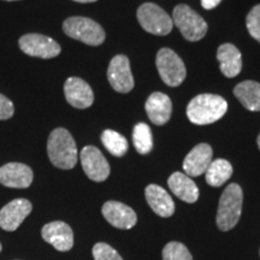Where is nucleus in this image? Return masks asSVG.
I'll list each match as a JSON object with an SVG mask.
<instances>
[{"label":"nucleus","instance_id":"nucleus-20","mask_svg":"<svg viewBox=\"0 0 260 260\" xmlns=\"http://www.w3.org/2000/svg\"><path fill=\"white\" fill-rule=\"evenodd\" d=\"M169 188L178 199L193 204L199 199V189L189 176L182 172H174L168 181Z\"/></svg>","mask_w":260,"mask_h":260},{"label":"nucleus","instance_id":"nucleus-10","mask_svg":"<svg viewBox=\"0 0 260 260\" xmlns=\"http://www.w3.org/2000/svg\"><path fill=\"white\" fill-rule=\"evenodd\" d=\"M107 79L112 88L118 93H129L134 88V79L128 57L118 54L112 58L107 69Z\"/></svg>","mask_w":260,"mask_h":260},{"label":"nucleus","instance_id":"nucleus-1","mask_svg":"<svg viewBox=\"0 0 260 260\" xmlns=\"http://www.w3.org/2000/svg\"><path fill=\"white\" fill-rule=\"evenodd\" d=\"M47 154L58 169L70 170L77 162V147L73 135L64 128L51 132L47 140Z\"/></svg>","mask_w":260,"mask_h":260},{"label":"nucleus","instance_id":"nucleus-16","mask_svg":"<svg viewBox=\"0 0 260 260\" xmlns=\"http://www.w3.org/2000/svg\"><path fill=\"white\" fill-rule=\"evenodd\" d=\"M212 148L207 144H199L184 158L183 170L187 176L197 177L206 172L212 161Z\"/></svg>","mask_w":260,"mask_h":260},{"label":"nucleus","instance_id":"nucleus-28","mask_svg":"<svg viewBox=\"0 0 260 260\" xmlns=\"http://www.w3.org/2000/svg\"><path fill=\"white\" fill-rule=\"evenodd\" d=\"M15 113L14 103L5 96L4 94L0 93V121H6L10 119Z\"/></svg>","mask_w":260,"mask_h":260},{"label":"nucleus","instance_id":"nucleus-14","mask_svg":"<svg viewBox=\"0 0 260 260\" xmlns=\"http://www.w3.org/2000/svg\"><path fill=\"white\" fill-rule=\"evenodd\" d=\"M32 170L22 162H8L0 168V183L9 188L23 189L31 184Z\"/></svg>","mask_w":260,"mask_h":260},{"label":"nucleus","instance_id":"nucleus-21","mask_svg":"<svg viewBox=\"0 0 260 260\" xmlns=\"http://www.w3.org/2000/svg\"><path fill=\"white\" fill-rule=\"evenodd\" d=\"M234 94L249 111H260V83L255 81H243L234 88Z\"/></svg>","mask_w":260,"mask_h":260},{"label":"nucleus","instance_id":"nucleus-18","mask_svg":"<svg viewBox=\"0 0 260 260\" xmlns=\"http://www.w3.org/2000/svg\"><path fill=\"white\" fill-rule=\"evenodd\" d=\"M146 199L154 213L160 217H170L175 212L174 200L164 188L157 184H149L145 190Z\"/></svg>","mask_w":260,"mask_h":260},{"label":"nucleus","instance_id":"nucleus-9","mask_svg":"<svg viewBox=\"0 0 260 260\" xmlns=\"http://www.w3.org/2000/svg\"><path fill=\"white\" fill-rule=\"evenodd\" d=\"M84 174L94 182H104L110 176V165L99 148L86 146L80 154Z\"/></svg>","mask_w":260,"mask_h":260},{"label":"nucleus","instance_id":"nucleus-8","mask_svg":"<svg viewBox=\"0 0 260 260\" xmlns=\"http://www.w3.org/2000/svg\"><path fill=\"white\" fill-rule=\"evenodd\" d=\"M18 46L27 56L42 58V59H51L59 56L61 51L60 45L56 40L37 32L25 34L19 38Z\"/></svg>","mask_w":260,"mask_h":260},{"label":"nucleus","instance_id":"nucleus-11","mask_svg":"<svg viewBox=\"0 0 260 260\" xmlns=\"http://www.w3.org/2000/svg\"><path fill=\"white\" fill-rule=\"evenodd\" d=\"M32 205L27 199H15L0 210V228L6 232H15L30 214Z\"/></svg>","mask_w":260,"mask_h":260},{"label":"nucleus","instance_id":"nucleus-15","mask_svg":"<svg viewBox=\"0 0 260 260\" xmlns=\"http://www.w3.org/2000/svg\"><path fill=\"white\" fill-rule=\"evenodd\" d=\"M102 211L107 222L118 229H132L138 222L134 210L119 201H107Z\"/></svg>","mask_w":260,"mask_h":260},{"label":"nucleus","instance_id":"nucleus-4","mask_svg":"<svg viewBox=\"0 0 260 260\" xmlns=\"http://www.w3.org/2000/svg\"><path fill=\"white\" fill-rule=\"evenodd\" d=\"M63 31L68 37L89 46H99L105 41V30L93 19L81 16L69 17L64 21Z\"/></svg>","mask_w":260,"mask_h":260},{"label":"nucleus","instance_id":"nucleus-32","mask_svg":"<svg viewBox=\"0 0 260 260\" xmlns=\"http://www.w3.org/2000/svg\"><path fill=\"white\" fill-rule=\"evenodd\" d=\"M6 2H16V0H6Z\"/></svg>","mask_w":260,"mask_h":260},{"label":"nucleus","instance_id":"nucleus-30","mask_svg":"<svg viewBox=\"0 0 260 260\" xmlns=\"http://www.w3.org/2000/svg\"><path fill=\"white\" fill-rule=\"evenodd\" d=\"M74 2H77V3H94V2H96V0H74Z\"/></svg>","mask_w":260,"mask_h":260},{"label":"nucleus","instance_id":"nucleus-31","mask_svg":"<svg viewBox=\"0 0 260 260\" xmlns=\"http://www.w3.org/2000/svg\"><path fill=\"white\" fill-rule=\"evenodd\" d=\"M256 142H258V147H259V149H260V134H259V136H258V140H256Z\"/></svg>","mask_w":260,"mask_h":260},{"label":"nucleus","instance_id":"nucleus-25","mask_svg":"<svg viewBox=\"0 0 260 260\" xmlns=\"http://www.w3.org/2000/svg\"><path fill=\"white\" fill-rule=\"evenodd\" d=\"M162 260H193V258L183 243L170 242L162 249Z\"/></svg>","mask_w":260,"mask_h":260},{"label":"nucleus","instance_id":"nucleus-27","mask_svg":"<svg viewBox=\"0 0 260 260\" xmlns=\"http://www.w3.org/2000/svg\"><path fill=\"white\" fill-rule=\"evenodd\" d=\"M94 260H123L122 256L107 243L99 242L93 247Z\"/></svg>","mask_w":260,"mask_h":260},{"label":"nucleus","instance_id":"nucleus-29","mask_svg":"<svg viewBox=\"0 0 260 260\" xmlns=\"http://www.w3.org/2000/svg\"><path fill=\"white\" fill-rule=\"evenodd\" d=\"M220 2H222V0H201V6H203L205 10H212L216 8V6H218Z\"/></svg>","mask_w":260,"mask_h":260},{"label":"nucleus","instance_id":"nucleus-26","mask_svg":"<svg viewBox=\"0 0 260 260\" xmlns=\"http://www.w3.org/2000/svg\"><path fill=\"white\" fill-rule=\"evenodd\" d=\"M246 24L251 37L260 42V4L255 5L247 15Z\"/></svg>","mask_w":260,"mask_h":260},{"label":"nucleus","instance_id":"nucleus-17","mask_svg":"<svg viewBox=\"0 0 260 260\" xmlns=\"http://www.w3.org/2000/svg\"><path fill=\"white\" fill-rule=\"evenodd\" d=\"M145 109L152 123L155 125H164L171 117L172 104L167 94L154 92L148 96Z\"/></svg>","mask_w":260,"mask_h":260},{"label":"nucleus","instance_id":"nucleus-7","mask_svg":"<svg viewBox=\"0 0 260 260\" xmlns=\"http://www.w3.org/2000/svg\"><path fill=\"white\" fill-rule=\"evenodd\" d=\"M138 19L146 31L153 35H168L172 30V18L160 6L145 3L138 10Z\"/></svg>","mask_w":260,"mask_h":260},{"label":"nucleus","instance_id":"nucleus-24","mask_svg":"<svg viewBox=\"0 0 260 260\" xmlns=\"http://www.w3.org/2000/svg\"><path fill=\"white\" fill-rule=\"evenodd\" d=\"M133 142L140 154H147L153 148L151 128L146 123H139L133 130Z\"/></svg>","mask_w":260,"mask_h":260},{"label":"nucleus","instance_id":"nucleus-3","mask_svg":"<svg viewBox=\"0 0 260 260\" xmlns=\"http://www.w3.org/2000/svg\"><path fill=\"white\" fill-rule=\"evenodd\" d=\"M243 194L239 184L232 183L224 189L217 212V225L223 232L233 229L242 212Z\"/></svg>","mask_w":260,"mask_h":260},{"label":"nucleus","instance_id":"nucleus-2","mask_svg":"<svg viewBox=\"0 0 260 260\" xmlns=\"http://www.w3.org/2000/svg\"><path fill=\"white\" fill-rule=\"evenodd\" d=\"M228 103L216 94H200L190 100L187 107L189 121L198 125H206L217 122L225 115Z\"/></svg>","mask_w":260,"mask_h":260},{"label":"nucleus","instance_id":"nucleus-33","mask_svg":"<svg viewBox=\"0 0 260 260\" xmlns=\"http://www.w3.org/2000/svg\"><path fill=\"white\" fill-rule=\"evenodd\" d=\"M0 252H2V243H0Z\"/></svg>","mask_w":260,"mask_h":260},{"label":"nucleus","instance_id":"nucleus-5","mask_svg":"<svg viewBox=\"0 0 260 260\" xmlns=\"http://www.w3.org/2000/svg\"><path fill=\"white\" fill-rule=\"evenodd\" d=\"M172 22L188 41H199L207 32V23L188 5H177L172 12Z\"/></svg>","mask_w":260,"mask_h":260},{"label":"nucleus","instance_id":"nucleus-12","mask_svg":"<svg viewBox=\"0 0 260 260\" xmlns=\"http://www.w3.org/2000/svg\"><path fill=\"white\" fill-rule=\"evenodd\" d=\"M64 95L67 102L75 109H88L94 103L92 88L80 77H69L65 81Z\"/></svg>","mask_w":260,"mask_h":260},{"label":"nucleus","instance_id":"nucleus-19","mask_svg":"<svg viewBox=\"0 0 260 260\" xmlns=\"http://www.w3.org/2000/svg\"><path fill=\"white\" fill-rule=\"evenodd\" d=\"M217 59L219 61L220 71L224 76L235 77L242 70V57L237 47L232 44L220 45L217 51Z\"/></svg>","mask_w":260,"mask_h":260},{"label":"nucleus","instance_id":"nucleus-22","mask_svg":"<svg viewBox=\"0 0 260 260\" xmlns=\"http://www.w3.org/2000/svg\"><path fill=\"white\" fill-rule=\"evenodd\" d=\"M205 174H206V182L210 186L220 187L232 177L233 167L225 159H216L211 161Z\"/></svg>","mask_w":260,"mask_h":260},{"label":"nucleus","instance_id":"nucleus-13","mask_svg":"<svg viewBox=\"0 0 260 260\" xmlns=\"http://www.w3.org/2000/svg\"><path fill=\"white\" fill-rule=\"evenodd\" d=\"M42 239L60 252L70 251L74 246V233L67 223L57 222L48 223L41 230Z\"/></svg>","mask_w":260,"mask_h":260},{"label":"nucleus","instance_id":"nucleus-6","mask_svg":"<svg viewBox=\"0 0 260 260\" xmlns=\"http://www.w3.org/2000/svg\"><path fill=\"white\" fill-rule=\"evenodd\" d=\"M157 69L161 80L170 87H177L186 80V65L180 56L170 48H161L155 58Z\"/></svg>","mask_w":260,"mask_h":260},{"label":"nucleus","instance_id":"nucleus-23","mask_svg":"<svg viewBox=\"0 0 260 260\" xmlns=\"http://www.w3.org/2000/svg\"><path fill=\"white\" fill-rule=\"evenodd\" d=\"M102 142L105 148L115 157H122L128 151V141L122 134L115 130L106 129L102 134Z\"/></svg>","mask_w":260,"mask_h":260}]
</instances>
